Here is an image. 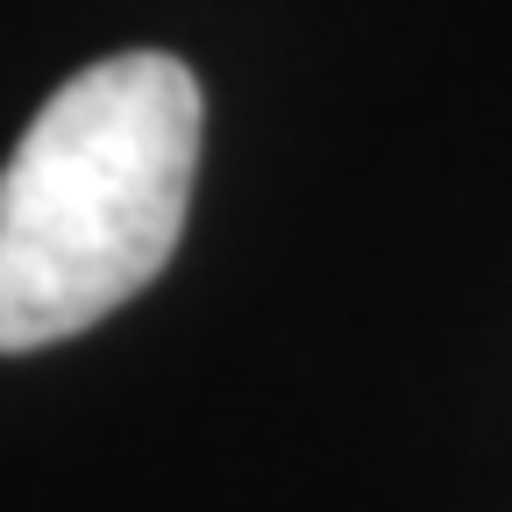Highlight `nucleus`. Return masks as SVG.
Instances as JSON below:
<instances>
[{
    "label": "nucleus",
    "mask_w": 512,
    "mask_h": 512,
    "mask_svg": "<svg viewBox=\"0 0 512 512\" xmlns=\"http://www.w3.org/2000/svg\"><path fill=\"white\" fill-rule=\"evenodd\" d=\"M200 79L164 50L72 72L0 171V356L86 335L185 235L200 171Z\"/></svg>",
    "instance_id": "f257e3e1"
}]
</instances>
